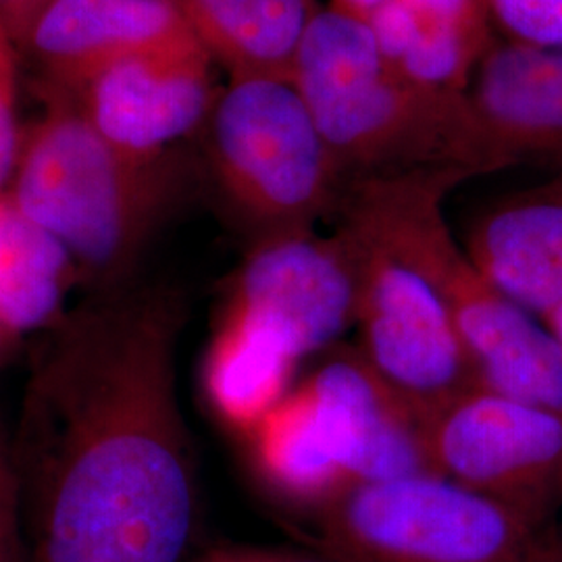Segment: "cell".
I'll return each mask as SVG.
<instances>
[{"instance_id":"obj_26","label":"cell","mask_w":562,"mask_h":562,"mask_svg":"<svg viewBox=\"0 0 562 562\" xmlns=\"http://www.w3.org/2000/svg\"><path fill=\"white\" fill-rule=\"evenodd\" d=\"M543 325L550 329V334L554 336V340L561 346L562 352V304L554 313H550V315L543 319Z\"/></svg>"},{"instance_id":"obj_7","label":"cell","mask_w":562,"mask_h":562,"mask_svg":"<svg viewBox=\"0 0 562 562\" xmlns=\"http://www.w3.org/2000/svg\"><path fill=\"white\" fill-rule=\"evenodd\" d=\"M359 265V352L429 422L480 385L473 362L440 296L422 271L392 246L340 220Z\"/></svg>"},{"instance_id":"obj_9","label":"cell","mask_w":562,"mask_h":562,"mask_svg":"<svg viewBox=\"0 0 562 562\" xmlns=\"http://www.w3.org/2000/svg\"><path fill=\"white\" fill-rule=\"evenodd\" d=\"M357 299L359 265L348 234L302 229L252 240L223 308L259 323L302 361L355 327Z\"/></svg>"},{"instance_id":"obj_12","label":"cell","mask_w":562,"mask_h":562,"mask_svg":"<svg viewBox=\"0 0 562 562\" xmlns=\"http://www.w3.org/2000/svg\"><path fill=\"white\" fill-rule=\"evenodd\" d=\"M467 97L483 173L562 162V48L498 38L480 60Z\"/></svg>"},{"instance_id":"obj_21","label":"cell","mask_w":562,"mask_h":562,"mask_svg":"<svg viewBox=\"0 0 562 562\" xmlns=\"http://www.w3.org/2000/svg\"><path fill=\"white\" fill-rule=\"evenodd\" d=\"M18 48L0 25V196L11 188L23 144L18 121Z\"/></svg>"},{"instance_id":"obj_22","label":"cell","mask_w":562,"mask_h":562,"mask_svg":"<svg viewBox=\"0 0 562 562\" xmlns=\"http://www.w3.org/2000/svg\"><path fill=\"white\" fill-rule=\"evenodd\" d=\"M0 562H25L20 494L9 454V434L0 423Z\"/></svg>"},{"instance_id":"obj_8","label":"cell","mask_w":562,"mask_h":562,"mask_svg":"<svg viewBox=\"0 0 562 562\" xmlns=\"http://www.w3.org/2000/svg\"><path fill=\"white\" fill-rule=\"evenodd\" d=\"M436 475L552 525L562 503V415L482 385L427 422Z\"/></svg>"},{"instance_id":"obj_20","label":"cell","mask_w":562,"mask_h":562,"mask_svg":"<svg viewBox=\"0 0 562 562\" xmlns=\"http://www.w3.org/2000/svg\"><path fill=\"white\" fill-rule=\"evenodd\" d=\"M503 41L562 48V0H483Z\"/></svg>"},{"instance_id":"obj_23","label":"cell","mask_w":562,"mask_h":562,"mask_svg":"<svg viewBox=\"0 0 562 562\" xmlns=\"http://www.w3.org/2000/svg\"><path fill=\"white\" fill-rule=\"evenodd\" d=\"M188 562H344L327 552H304L276 546H248V543H217L204 548Z\"/></svg>"},{"instance_id":"obj_24","label":"cell","mask_w":562,"mask_h":562,"mask_svg":"<svg viewBox=\"0 0 562 562\" xmlns=\"http://www.w3.org/2000/svg\"><path fill=\"white\" fill-rule=\"evenodd\" d=\"M53 0H0V25L18 46Z\"/></svg>"},{"instance_id":"obj_10","label":"cell","mask_w":562,"mask_h":562,"mask_svg":"<svg viewBox=\"0 0 562 562\" xmlns=\"http://www.w3.org/2000/svg\"><path fill=\"white\" fill-rule=\"evenodd\" d=\"M201 44L142 53L88 81L80 111L102 136L138 157H161L202 130L220 90Z\"/></svg>"},{"instance_id":"obj_1","label":"cell","mask_w":562,"mask_h":562,"mask_svg":"<svg viewBox=\"0 0 562 562\" xmlns=\"http://www.w3.org/2000/svg\"><path fill=\"white\" fill-rule=\"evenodd\" d=\"M183 323L176 290L121 285L48 327L9 436L25 562H183L196 508Z\"/></svg>"},{"instance_id":"obj_13","label":"cell","mask_w":562,"mask_h":562,"mask_svg":"<svg viewBox=\"0 0 562 562\" xmlns=\"http://www.w3.org/2000/svg\"><path fill=\"white\" fill-rule=\"evenodd\" d=\"M196 42L178 0H53L20 48L48 80L78 94L120 60Z\"/></svg>"},{"instance_id":"obj_2","label":"cell","mask_w":562,"mask_h":562,"mask_svg":"<svg viewBox=\"0 0 562 562\" xmlns=\"http://www.w3.org/2000/svg\"><path fill=\"white\" fill-rule=\"evenodd\" d=\"M471 180L425 167L350 181L338 217L413 262L440 296L482 387L562 415V352L550 329L494 288L454 240L443 199Z\"/></svg>"},{"instance_id":"obj_6","label":"cell","mask_w":562,"mask_h":562,"mask_svg":"<svg viewBox=\"0 0 562 562\" xmlns=\"http://www.w3.org/2000/svg\"><path fill=\"white\" fill-rule=\"evenodd\" d=\"M315 517L344 562H550L557 531L436 473L355 485Z\"/></svg>"},{"instance_id":"obj_5","label":"cell","mask_w":562,"mask_h":562,"mask_svg":"<svg viewBox=\"0 0 562 562\" xmlns=\"http://www.w3.org/2000/svg\"><path fill=\"white\" fill-rule=\"evenodd\" d=\"M202 130L215 186L255 240L338 213L348 180L288 78H229Z\"/></svg>"},{"instance_id":"obj_11","label":"cell","mask_w":562,"mask_h":562,"mask_svg":"<svg viewBox=\"0 0 562 562\" xmlns=\"http://www.w3.org/2000/svg\"><path fill=\"white\" fill-rule=\"evenodd\" d=\"M302 387L334 443L350 487L434 473L427 419L355 350H336Z\"/></svg>"},{"instance_id":"obj_25","label":"cell","mask_w":562,"mask_h":562,"mask_svg":"<svg viewBox=\"0 0 562 562\" xmlns=\"http://www.w3.org/2000/svg\"><path fill=\"white\" fill-rule=\"evenodd\" d=\"M392 0H331L329 7L355 20L369 21Z\"/></svg>"},{"instance_id":"obj_17","label":"cell","mask_w":562,"mask_h":562,"mask_svg":"<svg viewBox=\"0 0 562 562\" xmlns=\"http://www.w3.org/2000/svg\"><path fill=\"white\" fill-rule=\"evenodd\" d=\"M299 362L269 329L223 308L202 362L206 401L220 422L248 438L292 392Z\"/></svg>"},{"instance_id":"obj_18","label":"cell","mask_w":562,"mask_h":562,"mask_svg":"<svg viewBox=\"0 0 562 562\" xmlns=\"http://www.w3.org/2000/svg\"><path fill=\"white\" fill-rule=\"evenodd\" d=\"M262 480L290 503L315 510L350 490L340 457L299 383L248 436Z\"/></svg>"},{"instance_id":"obj_14","label":"cell","mask_w":562,"mask_h":562,"mask_svg":"<svg viewBox=\"0 0 562 562\" xmlns=\"http://www.w3.org/2000/svg\"><path fill=\"white\" fill-rule=\"evenodd\" d=\"M464 250L508 301L543 323L562 304V173L490 206Z\"/></svg>"},{"instance_id":"obj_4","label":"cell","mask_w":562,"mask_h":562,"mask_svg":"<svg viewBox=\"0 0 562 562\" xmlns=\"http://www.w3.org/2000/svg\"><path fill=\"white\" fill-rule=\"evenodd\" d=\"M180 186L169 153L117 148L63 104L23 136L9 199L63 244L97 292L127 285Z\"/></svg>"},{"instance_id":"obj_19","label":"cell","mask_w":562,"mask_h":562,"mask_svg":"<svg viewBox=\"0 0 562 562\" xmlns=\"http://www.w3.org/2000/svg\"><path fill=\"white\" fill-rule=\"evenodd\" d=\"M78 267L57 238L0 196V334L53 327Z\"/></svg>"},{"instance_id":"obj_16","label":"cell","mask_w":562,"mask_h":562,"mask_svg":"<svg viewBox=\"0 0 562 562\" xmlns=\"http://www.w3.org/2000/svg\"><path fill=\"white\" fill-rule=\"evenodd\" d=\"M196 41L229 78H288L317 0H178Z\"/></svg>"},{"instance_id":"obj_15","label":"cell","mask_w":562,"mask_h":562,"mask_svg":"<svg viewBox=\"0 0 562 562\" xmlns=\"http://www.w3.org/2000/svg\"><path fill=\"white\" fill-rule=\"evenodd\" d=\"M364 23L406 78L450 92L469 90L498 41L483 0H392Z\"/></svg>"},{"instance_id":"obj_3","label":"cell","mask_w":562,"mask_h":562,"mask_svg":"<svg viewBox=\"0 0 562 562\" xmlns=\"http://www.w3.org/2000/svg\"><path fill=\"white\" fill-rule=\"evenodd\" d=\"M348 183L425 167L483 176L467 92L406 78L371 27L322 7L290 71Z\"/></svg>"},{"instance_id":"obj_27","label":"cell","mask_w":562,"mask_h":562,"mask_svg":"<svg viewBox=\"0 0 562 562\" xmlns=\"http://www.w3.org/2000/svg\"><path fill=\"white\" fill-rule=\"evenodd\" d=\"M550 562H562V527L554 531V540H552V554Z\"/></svg>"}]
</instances>
